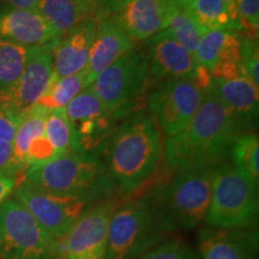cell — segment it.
<instances>
[{"instance_id": "38", "label": "cell", "mask_w": 259, "mask_h": 259, "mask_svg": "<svg viewBox=\"0 0 259 259\" xmlns=\"http://www.w3.org/2000/svg\"><path fill=\"white\" fill-rule=\"evenodd\" d=\"M37 0H0V5L5 9L36 10Z\"/></svg>"}, {"instance_id": "32", "label": "cell", "mask_w": 259, "mask_h": 259, "mask_svg": "<svg viewBox=\"0 0 259 259\" xmlns=\"http://www.w3.org/2000/svg\"><path fill=\"white\" fill-rule=\"evenodd\" d=\"M236 6L246 37L258 40L259 0H236Z\"/></svg>"}, {"instance_id": "8", "label": "cell", "mask_w": 259, "mask_h": 259, "mask_svg": "<svg viewBox=\"0 0 259 259\" xmlns=\"http://www.w3.org/2000/svg\"><path fill=\"white\" fill-rule=\"evenodd\" d=\"M156 220L151 198L132 200L113 211L108 225L106 259H132L153 238Z\"/></svg>"}, {"instance_id": "16", "label": "cell", "mask_w": 259, "mask_h": 259, "mask_svg": "<svg viewBox=\"0 0 259 259\" xmlns=\"http://www.w3.org/2000/svg\"><path fill=\"white\" fill-rule=\"evenodd\" d=\"M0 38L29 48L53 47L59 41L37 10H0Z\"/></svg>"}, {"instance_id": "26", "label": "cell", "mask_w": 259, "mask_h": 259, "mask_svg": "<svg viewBox=\"0 0 259 259\" xmlns=\"http://www.w3.org/2000/svg\"><path fill=\"white\" fill-rule=\"evenodd\" d=\"M163 29H166L171 36L193 56L198 47L200 38L206 32V30L200 28L185 10L181 9L178 4L167 6Z\"/></svg>"}, {"instance_id": "34", "label": "cell", "mask_w": 259, "mask_h": 259, "mask_svg": "<svg viewBox=\"0 0 259 259\" xmlns=\"http://www.w3.org/2000/svg\"><path fill=\"white\" fill-rule=\"evenodd\" d=\"M22 169L15 161L12 142H0V174L15 178Z\"/></svg>"}, {"instance_id": "4", "label": "cell", "mask_w": 259, "mask_h": 259, "mask_svg": "<svg viewBox=\"0 0 259 259\" xmlns=\"http://www.w3.org/2000/svg\"><path fill=\"white\" fill-rule=\"evenodd\" d=\"M215 167L180 170L153 199L156 219L167 231H192L206 220Z\"/></svg>"}, {"instance_id": "40", "label": "cell", "mask_w": 259, "mask_h": 259, "mask_svg": "<svg viewBox=\"0 0 259 259\" xmlns=\"http://www.w3.org/2000/svg\"><path fill=\"white\" fill-rule=\"evenodd\" d=\"M222 2L225 3L227 8H228V11L229 14H231V17L233 21H234L238 25H240L241 28L240 18H239V12H238V6H236V0H222ZM241 31H242V28H241Z\"/></svg>"}, {"instance_id": "42", "label": "cell", "mask_w": 259, "mask_h": 259, "mask_svg": "<svg viewBox=\"0 0 259 259\" xmlns=\"http://www.w3.org/2000/svg\"><path fill=\"white\" fill-rule=\"evenodd\" d=\"M162 4H164L166 6L171 5V4H177V0H160Z\"/></svg>"}, {"instance_id": "28", "label": "cell", "mask_w": 259, "mask_h": 259, "mask_svg": "<svg viewBox=\"0 0 259 259\" xmlns=\"http://www.w3.org/2000/svg\"><path fill=\"white\" fill-rule=\"evenodd\" d=\"M232 156L235 168L251 178L255 184L259 180V141L254 134L238 136L233 143Z\"/></svg>"}, {"instance_id": "7", "label": "cell", "mask_w": 259, "mask_h": 259, "mask_svg": "<svg viewBox=\"0 0 259 259\" xmlns=\"http://www.w3.org/2000/svg\"><path fill=\"white\" fill-rule=\"evenodd\" d=\"M149 73L147 52L135 47L103 70L88 88L116 118L141 94Z\"/></svg>"}, {"instance_id": "19", "label": "cell", "mask_w": 259, "mask_h": 259, "mask_svg": "<svg viewBox=\"0 0 259 259\" xmlns=\"http://www.w3.org/2000/svg\"><path fill=\"white\" fill-rule=\"evenodd\" d=\"M257 235L244 229L210 226L199 233L200 259H253Z\"/></svg>"}, {"instance_id": "13", "label": "cell", "mask_w": 259, "mask_h": 259, "mask_svg": "<svg viewBox=\"0 0 259 259\" xmlns=\"http://www.w3.org/2000/svg\"><path fill=\"white\" fill-rule=\"evenodd\" d=\"M53 48H41L28 61L18 79L8 88L0 89V108L21 116L40 101L53 77Z\"/></svg>"}, {"instance_id": "21", "label": "cell", "mask_w": 259, "mask_h": 259, "mask_svg": "<svg viewBox=\"0 0 259 259\" xmlns=\"http://www.w3.org/2000/svg\"><path fill=\"white\" fill-rule=\"evenodd\" d=\"M208 92L213 94L240 124H254L258 118V88L244 76L232 79L211 78Z\"/></svg>"}, {"instance_id": "17", "label": "cell", "mask_w": 259, "mask_h": 259, "mask_svg": "<svg viewBox=\"0 0 259 259\" xmlns=\"http://www.w3.org/2000/svg\"><path fill=\"white\" fill-rule=\"evenodd\" d=\"M97 24L96 19L85 17L59 38L52 51L54 76L60 78L87 69Z\"/></svg>"}, {"instance_id": "11", "label": "cell", "mask_w": 259, "mask_h": 259, "mask_svg": "<svg viewBox=\"0 0 259 259\" xmlns=\"http://www.w3.org/2000/svg\"><path fill=\"white\" fill-rule=\"evenodd\" d=\"M205 90L193 80L167 79L149 97L151 114L168 137L180 134L198 111Z\"/></svg>"}, {"instance_id": "41", "label": "cell", "mask_w": 259, "mask_h": 259, "mask_svg": "<svg viewBox=\"0 0 259 259\" xmlns=\"http://www.w3.org/2000/svg\"><path fill=\"white\" fill-rule=\"evenodd\" d=\"M191 2H192V0H177V4L179 5L181 9L185 10V9L187 8V6L190 5Z\"/></svg>"}, {"instance_id": "9", "label": "cell", "mask_w": 259, "mask_h": 259, "mask_svg": "<svg viewBox=\"0 0 259 259\" xmlns=\"http://www.w3.org/2000/svg\"><path fill=\"white\" fill-rule=\"evenodd\" d=\"M72 153L100 154L114 132V118L89 88L65 107Z\"/></svg>"}, {"instance_id": "12", "label": "cell", "mask_w": 259, "mask_h": 259, "mask_svg": "<svg viewBox=\"0 0 259 259\" xmlns=\"http://www.w3.org/2000/svg\"><path fill=\"white\" fill-rule=\"evenodd\" d=\"M114 206L100 203L89 208L63 238L58 239V259H106L108 225Z\"/></svg>"}, {"instance_id": "5", "label": "cell", "mask_w": 259, "mask_h": 259, "mask_svg": "<svg viewBox=\"0 0 259 259\" xmlns=\"http://www.w3.org/2000/svg\"><path fill=\"white\" fill-rule=\"evenodd\" d=\"M258 210V184L233 164L215 167L206 215L209 225L216 228H248L257 222Z\"/></svg>"}, {"instance_id": "18", "label": "cell", "mask_w": 259, "mask_h": 259, "mask_svg": "<svg viewBox=\"0 0 259 259\" xmlns=\"http://www.w3.org/2000/svg\"><path fill=\"white\" fill-rule=\"evenodd\" d=\"M166 12L160 0H131L112 19L132 41H144L163 29Z\"/></svg>"}, {"instance_id": "15", "label": "cell", "mask_w": 259, "mask_h": 259, "mask_svg": "<svg viewBox=\"0 0 259 259\" xmlns=\"http://www.w3.org/2000/svg\"><path fill=\"white\" fill-rule=\"evenodd\" d=\"M241 36L236 31L211 30L200 38L194 58L215 79L240 77Z\"/></svg>"}, {"instance_id": "31", "label": "cell", "mask_w": 259, "mask_h": 259, "mask_svg": "<svg viewBox=\"0 0 259 259\" xmlns=\"http://www.w3.org/2000/svg\"><path fill=\"white\" fill-rule=\"evenodd\" d=\"M240 73L254 87H259V51L258 41L241 37Z\"/></svg>"}, {"instance_id": "36", "label": "cell", "mask_w": 259, "mask_h": 259, "mask_svg": "<svg viewBox=\"0 0 259 259\" xmlns=\"http://www.w3.org/2000/svg\"><path fill=\"white\" fill-rule=\"evenodd\" d=\"M87 17H92L97 22L107 18L105 0H73Z\"/></svg>"}, {"instance_id": "2", "label": "cell", "mask_w": 259, "mask_h": 259, "mask_svg": "<svg viewBox=\"0 0 259 259\" xmlns=\"http://www.w3.org/2000/svg\"><path fill=\"white\" fill-rule=\"evenodd\" d=\"M105 161L113 185L134 193L156 170L161 157V136L153 118L138 113L122 122L107 143Z\"/></svg>"}, {"instance_id": "27", "label": "cell", "mask_w": 259, "mask_h": 259, "mask_svg": "<svg viewBox=\"0 0 259 259\" xmlns=\"http://www.w3.org/2000/svg\"><path fill=\"white\" fill-rule=\"evenodd\" d=\"M40 50L0 38V89L12 85L23 72L28 61Z\"/></svg>"}, {"instance_id": "37", "label": "cell", "mask_w": 259, "mask_h": 259, "mask_svg": "<svg viewBox=\"0 0 259 259\" xmlns=\"http://www.w3.org/2000/svg\"><path fill=\"white\" fill-rule=\"evenodd\" d=\"M16 179L0 174V205L9 199V197L15 192Z\"/></svg>"}, {"instance_id": "39", "label": "cell", "mask_w": 259, "mask_h": 259, "mask_svg": "<svg viewBox=\"0 0 259 259\" xmlns=\"http://www.w3.org/2000/svg\"><path fill=\"white\" fill-rule=\"evenodd\" d=\"M131 0H105V8L107 15H113L119 11L122 6L127 4Z\"/></svg>"}, {"instance_id": "3", "label": "cell", "mask_w": 259, "mask_h": 259, "mask_svg": "<svg viewBox=\"0 0 259 259\" xmlns=\"http://www.w3.org/2000/svg\"><path fill=\"white\" fill-rule=\"evenodd\" d=\"M24 183L38 190L96 202L115 189L100 154L70 153L27 167Z\"/></svg>"}, {"instance_id": "20", "label": "cell", "mask_w": 259, "mask_h": 259, "mask_svg": "<svg viewBox=\"0 0 259 259\" xmlns=\"http://www.w3.org/2000/svg\"><path fill=\"white\" fill-rule=\"evenodd\" d=\"M134 48L135 42L112 18H105L99 22L87 66L88 87L103 70Z\"/></svg>"}, {"instance_id": "23", "label": "cell", "mask_w": 259, "mask_h": 259, "mask_svg": "<svg viewBox=\"0 0 259 259\" xmlns=\"http://www.w3.org/2000/svg\"><path fill=\"white\" fill-rule=\"evenodd\" d=\"M36 10L59 38L87 17L73 0H37Z\"/></svg>"}, {"instance_id": "6", "label": "cell", "mask_w": 259, "mask_h": 259, "mask_svg": "<svg viewBox=\"0 0 259 259\" xmlns=\"http://www.w3.org/2000/svg\"><path fill=\"white\" fill-rule=\"evenodd\" d=\"M57 246L17 199L0 205V259H58Z\"/></svg>"}, {"instance_id": "30", "label": "cell", "mask_w": 259, "mask_h": 259, "mask_svg": "<svg viewBox=\"0 0 259 259\" xmlns=\"http://www.w3.org/2000/svg\"><path fill=\"white\" fill-rule=\"evenodd\" d=\"M136 259H200L192 247L181 240H169L144 252Z\"/></svg>"}, {"instance_id": "1", "label": "cell", "mask_w": 259, "mask_h": 259, "mask_svg": "<svg viewBox=\"0 0 259 259\" xmlns=\"http://www.w3.org/2000/svg\"><path fill=\"white\" fill-rule=\"evenodd\" d=\"M239 136V122L206 90L198 111L180 134L164 142V160L179 170L216 167Z\"/></svg>"}, {"instance_id": "35", "label": "cell", "mask_w": 259, "mask_h": 259, "mask_svg": "<svg viewBox=\"0 0 259 259\" xmlns=\"http://www.w3.org/2000/svg\"><path fill=\"white\" fill-rule=\"evenodd\" d=\"M18 121V115L0 108V142L14 141Z\"/></svg>"}, {"instance_id": "22", "label": "cell", "mask_w": 259, "mask_h": 259, "mask_svg": "<svg viewBox=\"0 0 259 259\" xmlns=\"http://www.w3.org/2000/svg\"><path fill=\"white\" fill-rule=\"evenodd\" d=\"M51 109L34 105L19 116V121L12 144L15 161L22 170L27 168V154L29 145L35 138L45 134L46 119Z\"/></svg>"}, {"instance_id": "33", "label": "cell", "mask_w": 259, "mask_h": 259, "mask_svg": "<svg viewBox=\"0 0 259 259\" xmlns=\"http://www.w3.org/2000/svg\"><path fill=\"white\" fill-rule=\"evenodd\" d=\"M59 156L48 141L46 135L38 136L29 145L27 154V167L41 164Z\"/></svg>"}, {"instance_id": "10", "label": "cell", "mask_w": 259, "mask_h": 259, "mask_svg": "<svg viewBox=\"0 0 259 259\" xmlns=\"http://www.w3.org/2000/svg\"><path fill=\"white\" fill-rule=\"evenodd\" d=\"M17 199L38 225L54 239L63 238L89 209V202L78 197L50 193L27 183L15 189Z\"/></svg>"}, {"instance_id": "14", "label": "cell", "mask_w": 259, "mask_h": 259, "mask_svg": "<svg viewBox=\"0 0 259 259\" xmlns=\"http://www.w3.org/2000/svg\"><path fill=\"white\" fill-rule=\"evenodd\" d=\"M149 70L157 79L196 80L200 66L196 58L180 45L166 29L148 42Z\"/></svg>"}, {"instance_id": "25", "label": "cell", "mask_w": 259, "mask_h": 259, "mask_svg": "<svg viewBox=\"0 0 259 259\" xmlns=\"http://www.w3.org/2000/svg\"><path fill=\"white\" fill-rule=\"evenodd\" d=\"M88 88L87 69L71 76L58 78L53 74L47 92L36 105L48 109H64L77 95Z\"/></svg>"}, {"instance_id": "24", "label": "cell", "mask_w": 259, "mask_h": 259, "mask_svg": "<svg viewBox=\"0 0 259 259\" xmlns=\"http://www.w3.org/2000/svg\"><path fill=\"white\" fill-rule=\"evenodd\" d=\"M185 11L206 31H241L240 25L233 21L222 0H192Z\"/></svg>"}, {"instance_id": "29", "label": "cell", "mask_w": 259, "mask_h": 259, "mask_svg": "<svg viewBox=\"0 0 259 259\" xmlns=\"http://www.w3.org/2000/svg\"><path fill=\"white\" fill-rule=\"evenodd\" d=\"M45 135L59 156L72 153L71 127L64 109H51L45 125Z\"/></svg>"}]
</instances>
